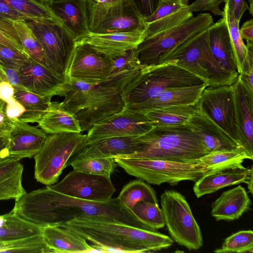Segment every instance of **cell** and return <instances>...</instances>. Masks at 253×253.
<instances>
[{
	"mask_svg": "<svg viewBox=\"0 0 253 253\" xmlns=\"http://www.w3.org/2000/svg\"><path fill=\"white\" fill-rule=\"evenodd\" d=\"M12 211L41 226H59L84 216L115 219L139 228L155 231L142 223L118 199L105 202L84 200L46 187L26 193L15 200Z\"/></svg>",
	"mask_w": 253,
	"mask_h": 253,
	"instance_id": "obj_1",
	"label": "cell"
},
{
	"mask_svg": "<svg viewBox=\"0 0 253 253\" xmlns=\"http://www.w3.org/2000/svg\"><path fill=\"white\" fill-rule=\"evenodd\" d=\"M59 226L66 228L104 253H153L170 247L173 240L158 232L99 216H84Z\"/></svg>",
	"mask_w": 253,
	"mask_h": 253,
	"instance_id": "obj_2",
	"label": "cell"
},
{
	"mask_svg": "<svg viewBox=\"0 0 253 253\" xmlns=\"http://www.w3.org/2000/svg\"><path fill=\"white\" fill-rule=\"evenodd\" d=\"M137 137L141 144V151L123 158L196 163L209 153L199 138L185 125L153 126Z\"/></svg>",
	"mask_w": 253,
	"mask_h": 253,
	"instance_id": "obj_3",
	"label": "cell"
},
{
	"mask_svg": "<svg viewBox=\"0 0 253 253\" xmlns=\"http://www.w3.org/2000/svg\"><path fill=\"white\" fill-rule=\"evenodd\" d=\"M205 83L174 61H170L142 67L120 94L124 108L127 109L169 89Z\"/></svg>",
	"mask_w": 253,
	"mask_h": 253,
	"instance_id": "obj_4",
	"label": "cell"
},
{
	"mask_svg": "<svg viewBox=\"0 0 253 253\" xmlns=\"http://www.w3.org/2000/svg\"><path fill=\"white\" fill-rule=\"evenodd\" d=\"M208 28L163 54L158 64L173 61L204 80L208 86L231 85L238 77L225 71L216 60L211 49Z\"/></svg>",
	"mask_w": 253,
	"mask_h": 253,
	"instance_id": "obj_5",
	"label": "cell"
},
{
	"mask_svg": "<svg viewBox=\"0 0 253 253\" xmlns=\"http://www.w3.org/2000/svg\"><path fill=\"white\" fill-rule=\"evenodd\" d=\"M115 161L129 175L160 185L168 183L175 185L184 180L195 182L209 172L201 162H181L139 158H116Z\"/></svg>",
	"mask_w": 253,
	"mask_h": 253,
	"instance_id": "obj_6",
	"label": "cell"
},
{
	"mask_svg": "<svg viewBox=\"0 0 253 253\" xmlns=\"http://www.w3.org/2000/svg\"><path fill=\"white\" fill-rule=\"evenodd\" d=\"M86 134L81 133L50 134L42 148L34 156L35 178L50 186L56 183L72 158L85 147Z\"/></svg>",
	"mask_w": 253,
	"mask_h": 253,
	"instance_id": "obj_7",
	"label": "cell"
},
{
	"mask_svg": "<svg viewBox=\"0 0 253 253\" xmlns=\"http://www.w3.org/2000/svg\"><path fill=\"white\" fill-rule=\"evenodd\" d=\"M160 203L170 238L189 250L199 249L203 246L202 233L185 197L173 190H165Z\"/></svg>",
	"mask_w": 253,
	"mask_h": 253,
	"instance_id": "obj_8",
	"label": "cell"
},
{
	"mask_svg": "<svg viewBox=\"0 0 253 253\" xmlns=\"http://www.w3.org/2000/svg\"><path fill=\"white\" fill-rule=\"evenodd\" d=\"M213 23V18L210 13H200L177 26L145 38L137 47L140 65L147 66L157 64L163 54L208 28Z\"/></svg>",
	"mask_w": 253,
	"mask_h": 253,
	"instance_id": "obj_9",
	"label": "cell"
},
{
	"mask_svg": "<svg viewBox=\"0 0 253 253\" xmlns=\"http://www.w3.org/2000/svg\"><path fill=\"white\" fill-rule=\"evenodd\" d=\"M41 43L49 68L65 79L69 60L76 45L70 32L62 24L47 20H25Z\"/></svg>",
	"mask_w": 253,
	"mask_h": 253,
	"instance_id": "obj_10",
	"label": "cell"
},
{
	"mask_svg": "<svg viewBox=\"0 0 253 253\" xmlns=\"http://www.w3.org/2000/svg\"><path fill=\"white\" fill-rule=\"evenodd\" d=\"M198 108L243 148L232 85L207 86L201 95Z\"/></svg>",
	"mask_w": 253,
	"mask_h": 253,
	"instance_id": "obj_11",
	"label": "cell"
},
{
	"mask_svg": "<svg viewBox=\"0 0 253 253\" xmlns=\"http://www.w3.org/2000/svg\"><path fill=\"white\" fill-rule=\"evenodd\" d=\"M111 67V59L82 41L76 43L67 65L65 79L100 84L106 81Z\"/></svg>",
	"mask_w": 253,
	"mask_h": 253,
	"instance_id": "obj_12",
	"label": "cell"
},
{
	"mask_svg": "<svg viewBox=\"0 0 253 253\" xmlns=\"http://www.w3.org/2000/svg\"><path fill=\"white\" fill-rule=\"evenodd\" d=\"M51 189L74 198L92 202L110 200L116 191L110 177L88 174L74 169Z\"/></svg>",
	"mask_w": 253,
	"mask_h": 253,
	"instance_id": "obj_13",
	"label": "cell"
},
{
	"mask_svg": "<svg viewBox=\"0 0 253 253\" xmlns=\"http://www.w3.org/2000/svg\"><path fill=\"white\" fill-rule=\"evenodd\" d=\"M154 126L145 114L125 108L95 124L87 131L85 146L98 140L115 136H138Z\"/></svg>",
	"mask_w": 253,
	"mask_h": 253,
	"instance_id": "obj_14",
	"label": "cell"
},
{
	"mask_svg": "<svg viewBox=\"0 0 253 253\" xmlns=\"http://www.w3.org/2000/svg\"><path fill=\"white\" fill-rule=\"evenodd\" d=\"M124 108L120 93L113 87L99 84V89L90 105L76 115L83 132L88 131L95 124Z\"/></svg>",
	"mask_w": 253,
	"mask_h": 253,
	"instance_id": "obj_15",
	"label": "cell"
},
{
	"mask_svg": "<svg viewBox=\"0 0 253 253\" xmlns=\"http://www.w3.org/2000/svg\"><path fill=\"white\" fill-rule=\"evenodd\" d=\"M20 81L28 91L51 98L61 96L66 80L30 57L20 70Z\"/></svg>",
	"mask_w": 253,
	"mask_h": 253,
	"instance_id": "obj_16",
	"label": "cell"
},
{
	"mask_svg": "<svg viewBox=\"0 0 253 253\" xmlns=\"http://www.w3.org/2000/svg\"><path fill=\"white\" fill-rule=\"evenodd\" d=\"M146 35V29L106 34L90 32L82 41L88 43L99 53L112 59L137 48L145 39Z\"/></svg>",
	"mask_w": 253,
	"mask_h": 253,
	"instance_id": "obj_17",
	"label": "cell"
},
{
	"mask_svg": "<svg viewBox=\"0 0 253 253\" xmlns=\"http://www.w3.org/2000/svg\"><path fill=\"white\" fill-rule=\"evenodd\" d=\"M47 134L38 126L16 120L8 134V156L19 161L34 157L44 145Z\"/></svg>",
	"mask_w": 253,
	"mask_h": 253,
	"instance_id": "obj_18",
	"label": "cell"
},
{
	"mask_svg": "<svg viewBox=\"0 0 253 253\" xmlns=\"http://www.w3.org/2000/svg\"><path fill=\"white\" fill-rule=\"evenodd\" d=\"M146 29V25L129 0L112 5L98 25L90 32L106 34Z\"/></svg>",
	"mask_w": 253,
	"mask_h": 253,
	"instance_id": "obj_19",
	"label": "cell"
},
{
	"mask_svg": "<svg viewBox=\"0 0 253 253\" xmlns=\"http://www.w3.org/2000/svg\"><path fill=\"white\" fill-rule=\"evenodd\" d=\"M188 2L183 0H162L155 12L143 18L146 25L145 38L172 29L192 17Z\"/></svg>",
	"mask_w": 253,
	"mask_h": 253,
	"instance_id": "obj_20",
	"label": "cell"
},
{
	"mask_svg": "<svg viewBox=\"0 0 253 253\" xmlns=\"http://www.w3.org/2000/svg\"><path fill=\"white\" fill-rule=\"evenodd\" d=\"M46 4L61 20L76 42L82 41L89 33L85 0H54Z\"/></svg>",
	"mask_w": 253,
	"mask_h": 253,
	"instance_id": "obj_21",
	"label": "cell"
},
{
	"mask_svg": "<svg viewBox=\"0 0 253 253\" xmlns=\"http://www.w3.org/2000/svg\"><path fill=\"white\" fill-rule=\"evenodd\" d=\"M236 114L242 147L253 159V91L241 82L239 75L232 84Z\"/></svg>",
	"mask_w": 253,
	"mask_h": 253,
	"instance_id": "obj_22",
	"label": "cell"
},
{
	"mask_svg": "<svg viewBox=\"0 0 253 253\" xmlns=\"http://www.w3.org/2000/svg\"><path fill=\"white\" fill-rule=\"evenodd\" d=\"M185 125L199 138L209 153L239 147L219 126L199 110Z\"/></svg>",
	"mask_w": 253,
	"mask_h": 253,
	"instance_id": "obj_23",
	"label": "cell"
},
{
	"mask_svg": "<svg viewBox=\"0 0 253 253\" xmlns=\"http://www.w3.org/2000/svg\"><path fill=\"white\" fill-rule=\"evenodd\" d=\"M137 137L115 136L100 139L86 146L70 163L74 160L82 159L123 158L139 152L141 144Z\"/></svg>",
	"mask_w": 253,
	"mask_h": 253,
	"instance_id": "obj_24",
	"label": "cell"
},
{
	"mask_svg": "<svg viewBox=\"0 0 253 253\" xmlns=\"http://www.w3.org/2000/svg\"><path fill=\"white\" fill-rule=\"evenodd\" d=\"M208 85L206 83L198 85L172 88L158 95L126 109L146 114L155 109L173 105H188L197 103L203 90Z\"/></svg>",
	"mask_w": 253,
	"mask_h": 253,
	"instance_id": "obj_25",
	"label": "cell"
},
{
	"mask_svg": "<svg viewBox=\"0 0 253 253\" xmlns=\"http://www.w3.org/2000/svg\"><path fill=\"white\" fill-rule=\"evenodd\" d=\"M211 49L221 68L236 77L239 75L228 26L223 16L208 28Z\"/></svg>",
	"mask_w": 253,
	"mask_h": 253,
	"instance_id": "obj_26",
	"label": "cell"
},
{
	"mask_svg": "<svg viewBox=\"0 0 253 253\" xmlns=\"http://www.w3.org/2000/svg\"><path fill=\"white\" fill-rule=\"evenodd\" d=\"M252 204L245 189L239 185L222 192L212 204L211 215L217 221L236 220L251 210Z\"/></svg>",
	"mask_w": 253,
	"mask_h": 253,
	"instance_id": "obj_27",
	"label": "cell"
},
{
	"mask_svg": "<svg viewBox=\"0 0 253 253\" xmlns=\"http://www.w3.org/2000/svg\"><path fill=\"white\" fill-rule=\"evenodd\" d=\"M42 235L54 253H92L93 249L85 239L63 227L43 226Z\"/></svg>",
	"mask_w": 253,
	"mask_h": 253,
	"instance_id": "obj_28",
	"label": "cell"
},
{
	"mask_svg": "<svg viewBox=\"0 0 253 253\" xmlns=\"http://www.w3.org/2000/svg\"><path fill=\"white\" fill-rule=\"evenodd\" d=\"M251 170L242 167L208 172L195 182L193 191L197 198L215 192L221 188L246 183Z\"/></svg>",
	"mask_w": 253,
	"mask_h": 253,
	"instance_id": "obj_29",
	"label": "cell"
},
{
	"mask_svg": "<svg viewBox=\"0 0 253 253\" xmlns=\"http://www.w3.org/2000/svg\"><path fill=\"white\" fill-rule=\"evenodd\" d=\"M37 123L46 133L82 132L76 115L65 110L62 102L57 101L50 102Z\"/></svg>",
	"mask_w": 253,
	"mask_h": 253,
	"instance_id": "obj_30",
	"label": "cell"
},
{
	"mask_svg": "<svg viewBox=\"0 0 253 253\" xmlns=\"http://www.w3.org/2000/svg\"><path fill=\"white\" fill-rule=\"evenodd\" d=\"M111 60V67L107 79L100 84L113 87L120 93L144 67L140 64L137 48L128 50L122 56Z\"/></svg>",
	"mask_w": 253,
	"mask_h": 253,
	"instance_id": "obj_31",
	"label": "cell"
},
{
	"mask_svg": "<svg viewBox=\"0 0 253 253\" xmlns=\"http://www.w3.org/2000/svg\"><path fill=\"white\" fill-rule=\"evenodd\" d=\"M99 84H90L75 79H67L64 85L61 96L64 108L76 115L87 108L96 95Z\"/></svg>",
	"mask_w": 253,
	"mask_h": 253,
	"instance_id": "obj_32",
	"label": "cell"
},
{
	"mask_svg": "<svg viewBox=\"0 0 253 253\" xmlns=\"http://www.w3.org/2000/svg\"><path fill=\"white\" fill-rule=\"evenodd\" d=\"M23 166L19 160L0 157V200H15L26 193L22 185Z\"/></svg>",
	"mask_w": 253,
	"mask_h": 253,
	"instance_id": "obj_33",
	"label": "cell"
},
{
	"mask_svg": "<svg viewBox=\"0 0 253 253\" xmlns=\"http://www.w3.org/2000/svg\"><path fill=\"white\" fill-rule=\"evenodd\" d=\"M42 228L25 220L12 210L0 215V245L41 235Z\"/></svg>",
	"mask_w": 253,
	"mask_h": 253,
	"instance_id": "obj_34",
	"label": "cell"
},
{
	"mask_svg": "<svg viewBox=\"0 0 253 253\" xmlns=\"http://www.w3.org/2000/svg\"><path fill=\"white\" fill-rule=\"evenodd\" d=\"M199 110L198 102L188 105L168 106L151 111L146 116L154 126H169L184 125Z\"/></svg>",
	"mask_w": 253,
	"mask_h": 253,
	"instance_id": "obj_35",
	"label": "cell"
},
{
	"mask_svg": "<svg viewBox=\"0 0 253 253\" xmlns=\"http://www.w3.org/2000/svg\"><path fill=\"white\" fill-rule=\"evenodd\" d=\"M246 159H250L245 151L241 147L236 149L214 151L199 159L209 169V172H214L242 167Z\"/></svg>",
	"mask_w": 253,
	"mask_h": 253,
	"instance_id": "obj_36",
	"label": "cell"
},
{
	"mask_svg": "<svg viewBox=\"0 0 253 253\" xmlns=\"http://www.w3.org/2000/svg\"><path fill=\"white\" fill-rule=\"evenodd\" d=\"M14 98L25 109L18 119L24 123H38L48 108L51 98L44 97L28 90L14 92Z\"/></svg>",
	"mask_w": 253,
	"mask_h": 253,
	"instance_id": "obj_37",
	"label": "cell"
},
{
	"mask_svg": "<svg viewBox=\"0 0 253 253\" xmlns=\"http://www.w3.org/2000/svg\"><path fill=\"white\" fill-rule=\"evenodd\" d=\"M0 1L24 15L26 20H47L63 25L61 20L45 3L36 0H0Z\"/></svg>",
	"mask_w": 253,
	"mask_h": 253,
	"instance_id": "obj_38",
	"label": "cell"
},
{
	"mask_svg": "<svg viewBox=\"0 0 253 253\" xmlns=\"http://www.w3.org/2000/svg\"><path fill=\"white\" fill-rule=\"evenodd\" d=\"M118 198L131 211L134 205L139 201L158 204L155 191L140 179L131 181L125 185Z\"/></svg>",
	"mask_w": 253,
	"mask_h": 253,
	"instance_id": "obj_39",
	"label": "cell"
},
{
	"mask_svg": "<svg viewBox=\"0 0 253 253\" xmlns=\"http://www.w3.org/2000/svg\"><path fill=\"white\" fill-rule=\"evenodd\" d=\"M12 22L26 54L31 58L49 68L43 48L25 20L13 21Z\"/></svg>",
	"mask_w": 253,
	"mask_h": 253,
	"instance_id": "obj_40",
	"label": "cell"
},
{
	"mask_svg": "<svg viewBox=\"0 0 253 253\" xmlns=\"http://www.w3.org/2000/svg\"><path fill=\"white\" fill-rule=\"evenodd\" d=\"M223 17L228 26L230 40L234 51L236 66L239 74H241L243 66L247 55V48L239 31V22L229 10L225 2Z\"/></svg>",
	"mask_w": 253,
	"mask_h": 253,
	"instance_id": "obj_41",
	"label": "cell"
},
{
	"mask_svg": "<svg viewBox=\"0 0 253 253\" xmlns=\"http://www.w3.org/2000/svg\"><path fill=\"white\" fill-rule=\"evenodd\" d=\"M70 165L75 170L110 177L117 164L112 158H92L74 160Z\"/></svg>",
	"mask_w": 253,
	"mask_h": 253,
	"instance_id": "obj_42",
	"label": "cell"
},
{
	"mask_svg": "<svg viewBox=\"0 0 253 253\" xmlns=\"http://www.w3.org/2000/svg\"><path fill=\"white\" fill-rule=\"evenodd\" d=\"M0 253H52L42 234L21 239L0 245Z\"/></svg>",
	"mask_w": 253,
	"mask_h": 253,
	"instance_id": "obj_43",
	"label": "cell"
},
{
	"mask_svg": "<svg viewBox=\"0 0 253 253\" xmlns=\"http://www.w3.org/2000/svg\"><path fill=\"white\" fill-rule=\"evenodd\" d=\"M131 211L139 220L153 230H157L165 226L158 204L139 201L134 205Z\"/></svg>",
	"mask_w": 253,
	"mask_h": 253,
	"instance_id": "obj_44",
	"label": "cell"
},
{
	"mask_svg": "<svg viewBox=\"0 0 253 253\" xmlns=\"http://www.w3.org/2000/svg\"><path fill=\"white\" fill-rule=\"evenodd\" d=\"M216 253H253V231L241 230L227 237L220 248L216 249Z\"/></svg>",
	"mask_w": 253,
	"mask_h": 253,
	"instance_id": "obj_45",
	"label": "cell"
},
{
	"mask_svg": "<svg viewBox=\"0 0 253 253\" xmlns=\"http://www.w3.org/2000/svg\"><path fill=\"white\" fill-rule=\"evenodd\" d=\"M14 88L7 81L0 66V100L6 104L5 112L7 117L15 122L25 112L23 106L14 98Z\"/></svg>",
	"mask_w": 253,
	"mask_h": 253,
	"instance_id": "obj_46",
	"label": "cell"
},
{
	"mask_svg": "<svg viewBox=\"0 0 253 253\" xmlns=\"http://www.w3.org/2000/svg\"><path fill=\"white\" fill-rule=\"evenodd\" d=\"M0 43L26 54L12 21L2 18H0Z\"/></svg>",
	"mask_w": 253,
	"mask_h": 253,
	"instance_id": "obj_47",
	"label": "cell"
},
{
	"mask_svg": "<svg viewBox=\"0 0 253 253\" xmlns=\"http://www.w3.org/2000/svg\"><path fill=\"white\" fill-rule=\"evenodd\" d=\"M29 57L20 51L0 43V64L20 70Z\"/></svg>",
	"mask_w": 253,
	"mask_h": 253,
	"instance_id": "obj_48",
	"label": "cell"
},
{
	"mask_svg": "<svg viewBox=\"0 0 253 253\" xmlns=\"http://www.w3.org/2000/svg\"><path fill=\"white\" fill-rule=\"evenodd\" d=\"M253 41H247V55L239 77L243 84L253 91Z\"/></svg>",
	"mask_w": 253,
	"mask_h": 253,
	"instance_id": "obj_49",
	"label": "cell"
},
{
	"mask_svg": "<svg viewBox=\"0 0 253 253\" xmlns=\"http://www.w3.org/2000/svg\"><path fill=\"white\" fill-rule=\"evenodd\" d=\"M226 0H196L190 4L188 5L189 10L192 12L209 11L214 15L223 16V11L219 8L221 2H225Z\"/></svg>",
	"mask_w": 253,
	"mask_h": 253,
	"instance_id": "obj_50",
	"label": "cell"
},
{
	"mask_svg": "<svg viewBox=\"0 0 253 253\" xmlns=\"http://www.w3.org/2000/svg\"><path fill=\"white\" fill-rule=\"evenodd\" d=\"M143 17L153 13L159 7L162 0H129Z\"/></svg>",
	"mask_w": 253,
	"mask_h": 253,
	"instance_id": "obj_51",
	"label": "cell"
},
{
	"mask_svg": "<svg viewBox=\"0 0 253 253\" xmlns=\"http://www.w3.org/2000/svg\"><path fill=\"white\" fill-rule=\"evenodd\" d=\"M7 81L14 87V90H28L21 84L20 81V70L0 64Z\"/></svg>",
	"mask_w": 253,
	"mask_h": 253,
	"instance_id": "obj_52",
	"label": "cell"
},
{
	"mask_svg": "<svg viewBox=\"0 0 253 253\" xmlns=\"http://www.w3.org/2000/svg\"><path fill=\"white\" fill-rule=\"evenodd\" d=\"M225 2L229 10L239 21L243 14L249 7L245 0H226Z\"/></svg>",
	"mask_w": 253,
	"mask_h": 253,
	"instance_id": "obj_53",
	"label": "cell"
},
{
	"mask_svg": "<svg viewBox=\"0 0 253 253\" xmlns=\"http://www.w3.org/2000/svg\"><path fill=\"white\" fill-rule=\"evenodd\" d=\"M0 18L11 21L26 20L24 15L1 1H0Z\"/></svg>",
	"mask_w": 253,
	"mask_h": 253,
	"instance_id": "obj_54",
	"label": "cell"
},
{
	"mask_svg": "<svg viewBox=\"0 0 253 253\" xmlns=\"http://www.w3.org/2000/svg\"><path fill=\"white\" fill-rule=\"evenodd\" d=\"M5 105L4 102L0 100V132L9 131L14 125V122L6 114Z\"/></svg>",
	"mask_w": 253,
	"mask_h": 253,
	"instance_id": "obj_55",
	"label": "cell"
},
{
	"mask_svg": "<svg viewBox=\"0 0 253 253\" xmlns=\"http://www.w3.org/2000/svg\"><path fill=\"white\" fill-rule=\"evenodd\" d=\"M239 31L243 39L253 41V20L251 19L245 22L239 29Z\"/></svg>",
	"mask_w": 253,
	"mask_h": 253,
	"instance_id": "obj_56",
	"label": "cell"
},
{
	"mask_svg": "<svg viewBox=\"0 0 253 253\" xmlns=\"http://www.w3.org/2000/svg\"><path fill=\"white\" fill-rule=\"evenodd\" d=\"M9 131L0 132V157L8 156L7 147L8 143Z\"/></svg>",
	"mask_w": 253,
	"mask_h": 253,
	"instance_id": "obj_57",
	"label": "cell"
},
{
	"mask_svg": "<svg viewBox=\"0 0 253 253\" xmlns=\"http://www.w3.org/2000/svg\"><path fill=\"white\" fill-rule=\"evenodd\" d=\"M253 166L251 167V170L249 173V175L248 177V178L246 180V183H247L248 185V188L249 190V192L253 195Z\"/></svg>",
	"mask_w": 253,
	"mask_h": 253,
	"instance_id": "obj_58",
	"label": "cell"
},
{
	"mask_svg": "<svg viewBox=\"0 0 253 253\" xmlns=\"http://www.w3.org/2000/svg\"><path fill=\"white\" fill-rule=\"evenodd\" d=\"M249 3L250 6L248 7V9L249 10V12L251 13L252 15H253V0H249Z\"/></svg>",
	"mask_w": 253,
	"mask_h": 253,
	"instance_id": "obj_59",
	"label": "cell"
},
{
	"mask_svg": "<svg viewBox=\"0 0 253 253\" xmlns=\"http://www.w3.org/2000/svg\"><path fill=\"white\" fill-rule=\"evenodd\" d=\"M121 0H108V1L111 7L112 5L119 2Z\"/></svg>",
	"mask_w": 253,
	"mask_h": 253,
	"instance_id": "obj_60",
	"label": "cell"
},
{
	"mask_svg": "<svg viewBox=\"0 0 253 253\" xmlns=\"http://www.w3.org/2000/svg\"><path fill=\"white\" fill-rule=\"evenodd\" d=\"M36 0L47 4L54 0Z\"/></svg>",
	"mask_w": 253,
	"mask_h": 253,
	"instance_id": "obj_61",
	"label": "cell"
},
{
	"mask_svg": "<svg viewBox=\"0 0 253 253\" xmlns=\"http://www.w3.org/2000/svg\"><path fill=\"white\" fill-rule=\"evenodd\" d=\"M86 2V6L91 4L94 0H85Z\"/></svg>",
	"mask_w": 253,
	"mask_h": 253,
	"instance_id": "obj_62",
	"label": "cell"
},
{
	"mask_svg": "<svg viewBox=\"0 0 253 253\" xmlns=\"http://www.w3.org/2000/svg\"><path fill=\"white\" fill-rule=\"evenodd\" d=\"M184 0V1H186V2H188V0Z\"/></svg>",
	"mask_w": 253,
	"mask_h": 253,
	"instance_id": "obj_63",
	"label": "cell"
}]
</instances>
